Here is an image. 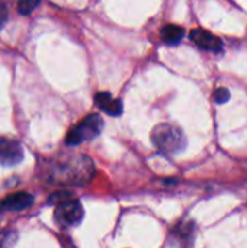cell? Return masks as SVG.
<instances>
[{
  "label": "cell",
  "mask_w": 247,
  "mask_h": 248,
  "mask_svg": "<svg viewBox=\"0 0 247 248\" xmlns=\"http://www.w3.org/2000/svg\"><path fill=\"white\" fill-rule=\"evenodd\" d=\"M95 174L93 161L83 154H66L51 160L47 167L48 180L64 187H82L90 183Z\"/></svg>",
  "instance_id": "1"
},
{
  "label": "cell",
  "mask_w": 247,
  "mask_h": 248,
  "mask_svg": "<svg viewBox=\"0 0 247 248\" xmlns=\"http://www.w3.org/2000/svg\"><path fill=\"white\" fill-rule=\"evenodd\" d=\"M151 141L154 147L166 155L179 154L186 147V137L183 131L172 124L156 125L151 131Z\"/></svg>",
  "instance_id": "2"
},
{
  "label": "cell",
  "mask_w": 247,
  "mask_h": 248,
  "mask_svg": "<svg viewBox=\"0 0 247 248\" xmlns=\"http://www.w3.org/2000/svg\"><path fill=\"white\" fill-rule=\"evenodd\" d=\"M49 201L55 203L54 218L58 225L71 228V227H77L83 221L84 217L83 206L77 199L71 198L68 192H57L51 196Z\"/></svg>",
  "instance_id": "3"
},
{
  "label": "cell",
  "mask_w": 247,
  "mask_h": 248,
  "mask_svg": "<svg viewBox=\"0 0 247 248\" xmlns=\"http://www.w3.org/2000/svg\"><path fill=\"white\" fill-rule=\"evenodd\" d=\"M102 129H103L102 116L98 113H92L68 131L66 137V144L74 147L82 142L92 141L102 132Z\"/></svg>",
  "instance_id": "4"
},
{
  "label": "cell",
  "mask_w": 247,
  "mask_h": 248,
  "mask_svg": "<svg viewBox=\"0 0 247 248\" xmlns=\"http://www.w3.org/2000/svg\"><path fill=\"white\" fill-rule=\"evenodd\" d=\"M23 160L22 145L12 138L0 137V164L4 167L17 166Z\"/></svg>",
  "instance_id": "5"
},
{
  "label": "cell",
  "mask_w": 247,
  "mask_h": 248,
  "mask_svg": "<svg viewBox=\"0 0 247 248\" xmlns=\"http://www.w3.org/2000/svg\"><path fill=\"white\" fill-rule=\"evenodd\" d=\"M33 203V196L28 192H16L6 196L0 202V212H22L31 208Z\"/></svg>",
  "instance_id": "6"
},
{
  "label": "cell",
  "mask_w": 247,
  "mask_h": 248,
  "mask_svg": "<svg viewBox=\"0 0 247 248\" xmlns=\"http://www.w3.org/2000/svg\"><path fill=\"white\" fill-rule=\"evenodd\" d=\"M189 38H191L192 42H195L202 49L213 51V52H217V51L223 49L221 39L217 38L215 35H213L210 31H205V29H201V28L192 29L191 33H189Z\"/></svg>",
  "instance_id": "7"
},
{
  "label": "cell",
  "mask_w": 247,
  "mask_h": 248,
  "mask_svg": "<svg viewBox=\"0 0 247 248\" xmlns=\"http://www.w3.org/2000/svg\"><path fill=\"white\" fill-rule=\"evenodd\" d=\"M96 105L111 116H119L122 113V102L119 99H114L108 92H99L95 94Z\"/></svg>",
  "instance_id": "8"
},
{
  "label": "cell",
  "mask_w": 247,
  "mask_h": 248,
  "mask_svg": "<svg viewBox=\"0 0 247 248\" xmlns=\"http://www.w3.org/2000/svg\"><path fill=\"white\" fill-rule=\"evenodd\" d=\"M185 36V31L183 28L178 26V25H166L162 29V39L167 44V45H176L179 44Z\"/></svg>",
  "instance_id": "9"
},
{
  "label": "cell",
  "mask_w": 247,
  "mask_h": 248,
  "mask_svg": "<svg viewBox=\"0 0 247 248\" xmlns=\"http://www.w3.org/2000/svg\"><path fill=\"white\" fill-rule=\"evenodd\" d=\"M194 224L192 222H183V224H181V225H178L176 228H175V232H178V237L181 238V240H188V238H191V235H192V231H194Z\"/></svg>",
  "instance_id": "10"
},
{
  "label": "cell",
  "mask_w": 247,
  "mask_h": 248,
  "mask_svg": "<svg viewBox=\"0 0 247 248\" xmlns=\"http://www.w3.org/2000/svg\"><path fill=\"white\" fill-rule=\"evenodd\" d=\"M41 0H17V10L22 15H29Z\"/></svg>",
  "instance_id": "11"
},
{
  "label": "cell",
  "mask_w": 247,
  "mask_h": 248,
  "mask_svg": "<svg viewBox=\"0 0 247 248\" xmlns=\"http://www.w3.org/2000/svg\"><path fill=\"white\" fill-rule=\"evenodd\" d=\"M214 99H215V102H217V103L223 105V103L229 102V99H230V92H229L226 87H218V89L215 90Z\"/></svg>",
  "instance_id": "12"
},
{
  "label": "cell",
  "mask_w": 247,
  "mask_h": 248,
  "mask_svg": "<svg viewBox=\"0 0 247 248\" xmlns=\"http://www.w3.org/2000/svg\"><path fill=\"white\" fill-rule=\"evenodd\" d=\"M6 19H7V6L0 0V28L4 25Z\"/></svg>",
  "instance_id": "13"
}]
</instances>
